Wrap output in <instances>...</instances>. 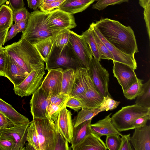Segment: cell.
<instances>
[{"mask_svg": "<svg viewBox=\"0 0 150 150\" xmlns=\"http://www.w3.org/2000/svg\"><path fill=\"white\" fill-rule=\"evenodd\" d=\"M105 143L100 137L91 133L74 150H106Z\"/></svg>", "mask_w": 150, "mask_h": 150, "instance_id": "d4e9b609", "label": "cell"}, {"mask_svg": "<svg viewBox=\"0 0 150 150\" xmlns=\"http://www.w3.org/2000/svg\"><path fill=\"white\" fill-rule=\"evenodd\" d=\"M149 2H150V0H139L140 5L143 8H144Z\"/></svg>", "mask_w": 150, "mask_h": 150, "instance_id": "11a10c76", "label": "cell"}, {"mask_svg": "<svg viewBox=\"0 0 150 150\" xmlns=\"http://www.w3.org/2000/svg\"><path fill=\"white\" fill-rule=\"evenodd\" d=\"M30 13L25 7L15 11H13L12 18L15 23L22 21H28Z\"/></svg>", "mask_w": 150, "mask_h": 150, "instance_id": "f35d334b", "label": "cell"}, {"mask_svg": "<svg viewBox=\"0 0 150 150\" xmlns=\"http://www.w3.org/2000/svg\"><path fill=\"white\" fill-rule=\"evenodd\" d=\"M13 11L10 6L4 4L0 7V30L9 29L13 25Z\"/></svg>", "mask_w": 150, "mask_h": 150, "instance_id": "4dcf8cb0", "label": "cell"}, {"mask_svg": "<svg viewBox=\"0 0 150 150\" xmlns=\"http://www.w3.org/2000/svg\"><path fill=\"white\" fill-rule=\"evenodd\" d=\"M13 126L11 121L0 112V130Z\"/></svg>", "mask_w": 150, "mask_h": 150, "instance_id": "c3c4849f", "label": "cell"}, {"mask_svg": "<svg viewBox=\"0 0 150 150\" xmlns=\"http://www.w3.org/2000/svg\"><path fill=\"white\" fill-rule=\"evenodd\" d=\"M0 150H3L1 147L0 145Z\"/></svg>", "mask_w": 150, "mask_h": 150, "instance_id": "680465c9", "label": "cell"}, {"mask_svg": "<svg viewBox=\"0 0 150 150\" xmlns=\"http://www.w3.org/2000/svg\"><path fill=\"white\" fill-rule=\"evenodd\" d=\"M150 114V108L143 107L136 104L122 107L113 114L112 123L119 132L134 129L131 124L137 119Z\"/></svg>", "mask_w": 150, "mask_h": 150, "instance_id": "277c9868", "label": "cell"}, {"mask_svg": "<svg viewBox=\"0 0 150 150\" xmlns=\"http://www.w3.org/2000/svg\"><path fill=\"white\" fill-rule=\"evenodd\" d=\"M45 74V67L33 70L20 84L14 86L15 93L21 97L32 94L41 86Z\"/></svg>", "mask_w": 150, "mask_h": 150, "instance_id": "9c48e42d", "label": "cell"}, {"mask_svg": "<svg viewBox=\"0 0 150 150\" xmlns=\"http://www.w3.org/2000/svg\"><path fill=\"white\" fill-rule=\"evenodd\" d=\"M95 23L105 40L121 52L133 56L139 52L134 32L130 26L107 18Z\"/></svg>", "mask_w": 150, "mask_h": 150, "instance_id": "6da1fadb", "label": "cell"}, {"mask_svg": "<svg viewBox=\"0 0 150 150\" xmlns=\"http://www.w3.org/2000/svg\"><path fill=\"white\" fill-rule=\"evenodd\" d=\"M8 0H0V7L3 4H4Z\"/></svg>", "mask_w": 150, "mask_h": 150, "instance_id": "6f0895ef", "label": "cell"}, {"mask_svg": "<svg viewBox=\"0 0 150 150\" xmlns=\"http://www.w3.org/2000/svg\"><path fill=\"white\" fill-rule=\"evenodd\" d=\"M26 141L25 150H40V144L37 131L33 121L30 122L27 129Z\"/></svg>", "mask_w": 150, "mask_h": 150, "instance_id": "f1b7e54d", "label": "cell"}, {"mask_svg": "<svg viewBox=\"0 0 150 150\" xmlns=\"http://www.w3.org/2000/svg\"><path fill=\"white\" fill-rule=\"evenodd\" d=\"M19 33V32L16 28L15 24H13L11 26L10 30L8 32L6 39V42L15 36Z\"/></svg>", "mask_w": 150, "mask_h": 150, "instance_id": "f907efd6", "label": "cell"}, {"mask_svg": "<svg viewBox=\"0 0 150 150\" xmlns=\"http://www.w3.org/2000/svg\"><path fill=\"white\" fill-rule=\"evenodd\" d=\"M143 80L138 78L137 81L132 84L124 93V95L127 99H135L142 91Z\"/></svg>", "mask_w": 150, "mask_h": 150, "instance_id": "836d02e7", "label": "cell"}, {"mask_svg": "<svg viewBox=\"0 0 150 150\" xmlns=\"http://www.w3.org/2000/svg\"><path fill=\"white\" fill-rule=\"evenodd\" d=\"M135 104L146 108H150V79L143 84L142 90L136 97Z\"/></svg>", "mask_w": 150, "mask_h": 150, "instance_id": "1f68e13d", "label": "cell"}, {"mask_svg": "<svg viewBox=\"0 0 150 150\" xmlns=\"http://www.w3.org/2000/svg\"><path fill=\"white\" fill-rule=\"evenodd\" d=\"M30 123L29 122L0 130V140H11L16 144L18 150H25L27 129Z\"/></svg>", "mask_w": 150, "mask_h": 150, "instance_id": "4fadbf2b", "label": "cell"}, {"mask_svg": "<svg viewBox=\"0 0 150 150\" xmlns=\"http://www.w3.org/2000/svg\"><path fill=\"white\" fill-rule=\"evenodd\" d=\"M29 74L7 54L5 77L14 86L20 84Z\"/></svg>", "mask_w": 150, "mask_h": 150, "instance_id": "d6986e66", "label": "cell"}, {"mask_svg": "<svg viewBox=\"0 0 150 150\" xmlns=\"http://www.w3.org/2000/svg\"><path fill=\"white\" fill-rule=\"evenodd\" d=\"M68 45L81 67L88 69L93 56L83 36L70 30Z\"/></svg>", "mask_w": 150, "mask_h": 150, "instance_id": "52a82bcc", "label": "cell"}, {"mask_svg": "<svg viewBox=\"0 0 150 150\" xmlns=\"http://www.w3.org/2000/svg\"><path fill=\"white\" fill-rule=\"evenodd\" d=\"M9 29L0 30V47L6 42L5 40Z\"/></svg>", "mask_w": 150, "mask_h": 150, "instance_id": "db71d44e", "label": "cell"}, {"mask_svg": "<svg viewBox=\"0 0 150 150\" xmlns=\"http://www.w3.org/2000/svg\"><path fill=\"white\" fill-rule=\"evenodd\" d=\"M41 1V4H44L47 3H49L53 2L55 1H56L58 0H40Z\"/></svg>", "mask_w": 150, "mask_h": 150, "instance_id": "9f6ffc18", "label": "cell"}, {"mask_svg": "<svg viewBox=\"0 0 150 150\" xmlns=\"http://www.w3.org/2000/svg\"><path fill=\"white\" fill-rule=\"evenodd\" d=\"M28 21H22L14 23L16 29L19 33H22L25 30L27 27Z\"/></svg>", "mask_w": 150, "mask_h": 150, "instance_id": "816d5d0a", "label": "cell"}, {"mask_svg": "<svg viewBox=\"0 0 150 150\" xmlns=\"http://www.w3.org/2000/svg\"><path fill=\"white\" fill-rule=\"evenodd\" d=\"M66 106L76 111H78L82 107L81 102L78 99L74 97H69L66 103Z\"/></svg>", "mask_w": 150, "mask_h": 150, "instance_id": "7bdbcfd3", "label": "cell"}, {"mask_svg": "<svg viewBox=\"0 0 150 150\" xmlns=\"http://www.w3.org/2000/svg\"><path fill=\"white\" fill-rule=\"evenodd\" d=\"M7 56V52L5 47H0V76L5 77Z\"/></svg>", "mask_w": 150, "mask_h": 150, "instance_id": "60d3db41", "label": "cell"}, {"mask_svg": "<svg viewBox=\"0 0 150 150\" xmlns=\"http://www.w3.org/2000/svg\"><path fill=\"white\" fill-rule=\"evenodd\" d=\"M48 97L40 87L32 94L30 101V112L33 119L45 118L48 105Z\"/></svg>", "mask_w": 150, "mask_h": 150, "instance_id": "9a60e30c", "label": "cell"}, {"mask_svg": "<svg viewBox=\"0 0 150 150\" xmlns=\"http://www.w3.org/2000/svg\"><path fill=\"white\" fill-rule=\"evenodd\" d=\"M28 7L34 10L36 9L41 3L40 0H27Z\"/></svg>", "mask_w": 150, "mask_h": 150, "instance_id": "f5cc1de1", "label": "cell"}, {"mask_svg": "<svg viewBox=\"0 0 150 150\" xmlns=\"http://www.w3.org/2000/svg\"><path fill=\"white\" fill-rule=\"evenodd\" d=\"M51 12H44L36 9L31 12L26 28L22 33L21 39L26 40L33 45L59 32L53 30L48 26L47 19Z\"/></svg>", "mask_w": 150, "mask_h": 150, "instance_id": "3957f363", "label": "cell"}, {"mask_svg": "<svg viewBox=\"0 0 150 150\" xmlns=\"http://www.w3.org/2000/svg\"><path fill=\"white\" fill-rule=\"evenodd\" d=\"M40 150H54L58 131L52 119L34 118Z\"/></svg>", "mask_w": 150, "mask_h": 150, "instance_id": "5b68a950", "label": "cell"}, {"mask_svg": "<svg viewBox=\"0 0 150 150\" xmlns=\"http://www.w3.org/2000/svg\"><path fill=\"white\" fill-rule=\"evenodd\" d=\"M94 35L101 59L114 60L113 57L105 44L98 37L93 30Z\"/></svg>", "mask_w": 150, "mask_h": 150, "instance_id": "e575fe53", "label": "cell"}, {"mask_svg": "<svg viewBox=\"0 0 150 150\" xmlns=\"http://www.w3.org/2000/svg\"><path fill=\"white\" fill-rule=\"evenodd\" d=\"M65 0H58L49 3L41 4L38 8L42 11L49 12L55 8H59Z\"/></svg>", "mask_w": 150, "mask_h": 150, "instance_id": "ab89813d", "label": "cell"}, {"mask_svg": "<svg viewBox=\"0 0 150 150\" xmlns=\"http://www.w3.org/2000/svg\"><path fill=\"white\" fill-rule=\"evenodd\" d=\"M63 70L61 68H58L48 70L40 87L48 97L60 93Z\"/></svg>", "mask_w": 150, "mask_h": 150, "instance_id": "5bb4252c", "label": "cell"}, {"mask_svg": "<svg viewBox=\"0 0 150 150\" xmlns=\"http://www.w3.org/2000/svg\"><path fill=\"white\" fill-rule=\"evenodd\" d=\"M74 97L81 102L82 108L86 109L99 108L103 98L96 89L89 76L88 87L86 92L83 94Z\"/></svg>", "mask_w": 150, "mask_h": 150, "instance_id": "2e32d148", "label": "cell"}, {"mask_svg": "<svg viewBox=\"0 0 150 150\" xmlns=\"http://www.w3.org/2000/svg\"><path fill=\"white\" fill-rule=\"evenodd\" d=\"M47 24L50 28L59 31L64 29L70 30L77 25L72 14L59 8L51 11L48 18Z\"/></svg>", "mask_w": 150, "mask_h": 150, "instance_id": "30bf717a", "label": "cell"}, {"mask_svg": "<svg viewBox=\"0 0 150 150\" xmlns=\"http://www.w3.org/2000/svg\"><path fill=\"white\" fill-rule=\"evenodd\" d=\"M130 142L135 150H150V125L135 128Z\"/></svg>", "mask_w": 150, "mask_h": 150, "instance_id": "ac0fdd59", "label": "cell"}, {"mask_svg": "<svg viewBox=\"0 0 150 150\" xmlns=\"http://www.w3.org/2000/svg\"><path fill=\"white\" fill-rule=\"evenodd\" d=\"M144 19L149 39H150V2H149L144 8Z\"/></svg>", "mask_w": 150, "mask_h": 150, "instance_id": "bcb514c9", "label": "cell"}, {"mask_svg": "<svg viewBox=\"0 0 150 150\" xmlns=\"http://www.w3.org/2000/svg\"><path fill=\"white\" fill-rule=\"evenodd\" d=\"M46 64L45 69L47 70L58 68L76 69L81 67L68 45L61 50L54 47Z\"/></svg>", "mask_w": 150, "mask_h": 150, "instance_id": "8992f818", "label": "cell"}, {"mask_svg": "<svg viewBox=\"0 0 150 150\" xmlns=\"http://www.w3.org/2000/svg\"><path fill=\"white\" fill-rule=\"evenodd\" d=\"M150 119V114H147L139 117L135 120L132 124L133 129L144 127L146 125L148 120Z\"/></svg>", "mask_w": 150, "mask_h": 150, "instance_id": "ee69618b", "label": "cell"}, {"mask_svg": "<svg viewBox=\"0 0 150 150\" xmlns=\"http://www.w3.org/2000/svg\"><path fill=\"white\" fill-rule=\"evenodd\" d=\"M113 72L119 84L121 86L123 93L138 79L135 69L124 63L113 61Z\"/></svg>", "mask_w": 150, "mask_h": 150, "instance_id": "8fae6325", "label": "cell"}, {"mask_svg": "<svg viewBox=\"0 0 150 150\" xmlns=\"http://www.w3.org/2000/svg\"><path fill=\"white\" fill-rule=\"evenodd\" d=\"M58 131V130H57ZM68 142L62 134L58 131V135L54 150H69Z\"/></svg>", "mask_w": 150, "mask_h": 150, "instance_id": "b9f144b4", "label": "cell"}, {"mask_svg": "<svg viewBox=\"0 0 150 150\" xmlns=\"http://www.w3.org/2000/svg\"><path fill=\"white\" fill-rule=\"evenodd\" d=\"M91 24L94 31L111 53L114 59L113 61L124 63L131 67L135 70L137 69V63L134 56L125 54L117 49L103 37L96 27L95 23L93 22Z\"/></svg>", "mask_w": 150, "mask_h": 150, "instance_id": "e0dca14e", "label": "cell"}, {"mask_svg": "<svg viewBox=\"0 0 150 150\" xmlns=\"http://www.w3.org/2000/svg\"><path fill=\"white\" fill-rule=\"evenodd\" d=\"M92 119L85 121L76 127H74L73 139L70 148L74 150L82 143L85 138L91 133L90 125Z\"/></svg>", "mask_w": 150, "mask_h": 150, "instance_id": "603a6c76", "label": "cell"}, {"mask_svg": "<svg viewBox=\"0 0 150 150\" xmlns=\"http://www.w3.org/2000/svg\"><path fill=\"white\" fill-rule=\"evenodd\" d=\"M71 115V111L66 107L51 117L58 132L70 143L72 141L74 128Z\"/></svg>", "mask_w": 150, "mask_h": 150, "instance_id": "7c38bea8", "label": "cell"}, {"mask_svg": "<svg viewBox=\"0 0 150 150\" xmlns=\"http://www.w3.org/2000/svg\"><path fill=\"white\" fill-rule=\"evenodd\" d=\"M56 35L43 39L33 45L45 63L47 62L54 47Z\"/></svg>", "mask_w": 150, "mask_h": 150, "instance_id": "484cf974", "label": "cell"}, {"mask_svg": "<svg viewBox=\"0 0 150 150\" xmlns=\"http://www.w3.org/2000/svg\"><path fill=\"white\" fill-rule=\"evenodd\" d=\"M75 79L69 97H74L84 94L88 85L89 76L87 69L79 67L75 70Z\"/></svg>", "mask_w": 150, "mask_h": 150, "instance_id": "44dd1931", "label": "cell"}, {"mask_svg": "<svg viewBox=\"0 0 150 150\" xmlns=\"http://www.w3.org/2000/svg\"><path fill=\"white\" fill-rule=\"evenodd\" d=\"M95 0H65L59 8L71 14L82 12L93 3Z\"/></svg>", "mask_w": 150, "mask_h": 150, "instance_id": "cb8c5ba5", "label": "cell"}, {"mask_svg": "<svg viewBox=\"0 0 150 150\" xmlns=\"http://www.w3.org/2000/svg\"><path fill=\"white\" fill-rule=\"evenodd\" d=\"M75 70L72 68L63 69L60 93L65 94L70 96L75 79Z\"/></svg>", "mask_w": 150, "mask_h": 150, "instance_id": "4316f807", "label": "cell"}, {"mask_svg": "<svg viewBox=\"0 0 150 150\" xmlns=\"http://www.w3.org/2000/svg\"><path fill=\"white\" fill-rule=\"evenodd\" d=\"M4 47L7 54L28 74L33 70L45 67L44 62L37 50L24 39Z\"/></svg>", "mask_w": 150, "mask_h": 150, "instance_id": "7a4b0ae2", "label": "cell"}, {"mask_svg": "<svg viewBox=\"0 0 150 150\" xmlns=\"http://www.w3.org/2000/svg\"><path fill=\"white\" fill-rule=\"evenodd\" d=\"M9 6L13 11H15L24 7L23 0H8Z\"/></svg>", "mask_w": 150, "mask_h": 150, "instance_id": "681fc988", "label": "cell"}, {"mask_svg": "<svg viewBox=\"0 0 150 150\" xmlns=\"http://www.w3.org/2000/svg\"><path fill=\"white\" fill-rule=\"evenodd\" d=\"M129 0H95L96 2L92 6L93 9L99 11L104 9L110 5L119 4L123 2H128Z\"/></svg>", "mask_w": 150, "mask_h": 150, "instance_id": "8d00e7d4", "label": "cell"}, {"mask_svg": "<svg viewBox=\"0 0 150 150\" xmlns=\"http://www.w3.org/2000/svg\"><path fill=\"white\" fill-rule=\"evenodd\" d=\"M0 112L8 118L14 126L30 122L28 118L17 112L10 104L0 98Z\"/></svg>", "mask_w": 150, "mask_h": 150, "instance_id": "7402d4cb", "label": "cell"}, {"mask_svg": "<svg viewBox=\"0 0 150 150\" xmlns=\"http://www.w3.org/2000/svg\"><path fill=\"white\" fill-rule=\"evenodd\" d=\"M130 134L122 135L121 138V143L118 150H132L130 142Z\"/></svg>", "mask_w": 150, "mask_h": 150, "instance_id": "f6af8a7d", "label": "cell"}, {"mask_svg": "<svg viewBox=\"0 0 150 150\" xmlns=\"http://www.w3.org/2000/svg\"><path fill=\"white\" fill-rule=\"evenodd\" d=\"M120 103V102L115 100L112 97L107 96L104 97L99 108L102 111L112 110L115 109Z\"/></svg>", "mask_w": 150, "mask_h": 150, "instance_id": "74e56055", "label": "cell"}, {"mask_svg": "<svg viewBox=\"0 0 150 150\" xmlns=\"http://www.w3.org/2000/svg\"><path fill=\"white\" fill-rule=\"evenodd\" d=\"M117 134H111L106 136L105 145L109 150H118L121 143V138Z\"/></svg>", "mask_w": 150, "mask_h": 150, "instance_id": "d590c367", "label": "cell"}, {"mask_svg": "<svg viewBox=\"0 0 150 150\" xmlns=\"http://www.w3.org/2000/svg\"><path fill=\"white\" fill-rule=\"evenodd\" d=\"M0 145L3 150H18L16 144L9 139L0 140Z\"/></svg>", "mask_w": 150, "mask_h": 150, "instance_id": "7dc6e473", "label": "cell"}, {"mask_svg": "<svg viewBox=\"0 0 150 150\" xmlns=\"http://www.w3.org/2000/svg\"><path fill=\"white\" fill-rule=\"evenodd\" d=\"M81 35L87 44L94 58L100 61L101 59L95 38L93 30L91 24L89 28L82 32Z\"/></svg>", "mask_w": 150, "mask_h": 150, "instance_id": "83f0119b", "label": "cell"}, {"mask_svg": "<svg viewBox=\"0 0 150 150\" xmlns=\"http://www.w3.org/2000/svg\"><path fill=\"white\" fill-rule=\"evenodd\" d=\"M87 70L90 79L98 93L103 97L107 96L112 97L108 90L109 73L102 66L99 61L93 58Z\"/></svg>", "mask_w": 150, "mask_h": 150, "instance_id": "ba28073f", "label": "cell"}, {"mask_svg": "<svg viewBox=\"0 0 150 150\" xmlns=\"http://www.w3.org/2000/svg\"><path fill=\"white\" fill-rule=\"evenodd\" d=\"M70 30L64 29L56 35L54 39V47L61 50L68 45Z\"/></svg>", "mask_w": 150, "mask_h": 150, "instance_id": "d6a6232c", "label": "cell"}, {"mask_svg": "<svg viewBox=\"0 0 150 150\" xmlns=\"http://www.w3.org/2000/svg\"><path fill=\"white\" fill-rule=\"evenodd\" d=\"M111 114L110 113L104 119L94 124H91L90 127L92 133L100 137L111 134H117L121 136L122 134L117 130L112 122L110 117Z\"/></svg>", "mask_w": 150, "mask_h": 150, "instance_id": "ffe728a7", "label": "cell"}, {"mask_svg": "<svg viewBox=\"0 0 150 150\" xmlns=\"http://www.w3.org/2000/svg\"><path fill=\"white\" fill-rule=\"evenodd\" d=\"M102 112L99 108L90 109L82 108L75 117L73 122L74 127H75L81 123L92 118L100 112Z\"/></svg>", "mask_w": 150, "mask_h": 150, "instance_id": "f546056e", "label": "cell"}]
</instances>
